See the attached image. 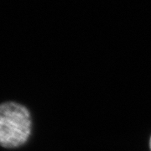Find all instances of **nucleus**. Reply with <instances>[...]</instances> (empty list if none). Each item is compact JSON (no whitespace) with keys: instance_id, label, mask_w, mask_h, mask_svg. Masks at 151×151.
<instances>
[{"instance_id":"2","label":"nucleus","mask_w":151,"mask_h":151,"mask_svg":"<svg viewBox=\"0 0 151 151\" xmlns=\"http://www.w3.org/2000/svg\"><path fill=\"white\" fill-rule=\"evenodd\" d=\"M150 149H151V139H150Z\"/></svg>"},{"instance_id":"1","label":"nucleus","mask_w":151,"mask_h":151,"mask_svg":"<svg viewBox=\"0 0 151 151\" xmlns=\"http://www.w3.org/2000/svg\"><path fill=\"white\" fill-rule=\"evenodd\" d=\"M31 116L21 104H0V146L8 149L24 145L31 134Z\"/></svg>"}]
</instances>
